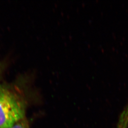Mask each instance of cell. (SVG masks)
<instances>
[{"label":"cell","mask_w":128,"mask_h":128,"mask_svg":"<svg viewBox=\"0 0 128 128\" xmlns=\"http://www.w3.org/2000/svg\"><path fill=\"white\" fill-rule=\"evenodd\" d=\"M23 100L8 87L0 85V128H10L25 118Z\"/></svg>","instance_id":"cell-1"},{"label":"cell","mask_w":128,"mask_h":128,"mask_svg":"<svg viewBox=\"0 0 128 128\" xmlns=\"http://www.w3.org/2000/svg\"><path fill=\"white\" fill-rule=\"evenodd\" d=\"M10 128H30L27 121L26 119L22 120L18 122L17 124H15L12 127Z\"/></svg>","instance_id":"cell-2"},{"label":"cell","mask_w":128,"mask_h":128,"mask_svg":"<svg viewBox=\"0 0 128 128\" xmlns=\"http://www.w3.org/2000/svg\"><path fill=\"white\" fill-rule=\"evenodd\" d=\"M4 68V64L2 62H0V78H1L2 74Z\"/></svg>","instance_id":"cell-3"}]
</instances>
